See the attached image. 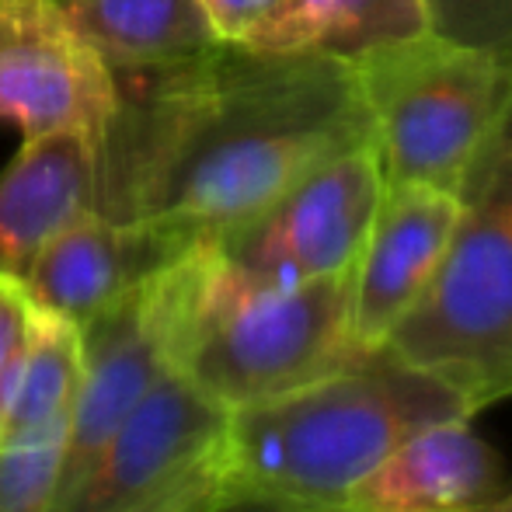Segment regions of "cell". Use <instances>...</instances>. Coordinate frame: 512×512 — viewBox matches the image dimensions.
Instances as JSON below:
<instances>
[{"instance_id":"obj_1","label":"cell","mask_w":512,"mask_h":512,"mask_svg":"<svg viewBox=\"0 0 512 512\" xmlns=\"http://www.w3.org/2000/svg\"><path fill=\"white\" fill-rule=\"evenodd\" d=\"M98 206L196 241L255 220L331 157L373 140L356 67L324 53L213 46L178 67L112 74Z\"/></svg>"},{"instance_id":"obj_2","label":"cell","mask_w":512,"mask_h":512,"mask_svg":"<svg viewBox=\"0 0 512 512\" xmlns=\"http://www.w3.org/2000/svg\"><path fill=\"white\" fill-rule=\"evenodd\" d=\"M474 415L457 387L377 349L290 394L227 411L220 478L223 488L338 509L418 429Z\"/></svg>"},{"instance_id":"obj_3","label":"cell","mask_w":512,"mask_h":512,"mask_svg":"<svg viewBox=\"0 0 512 512\" xmlns=\"http://www.w3.org/2000/svg\"><path fill=\"white\" fill-rule=\"evenodd\" d=\"M384 349L474 411L512 398V88L460 189L450 248Z\"/></svg>"},{"instance_id":"obj_4","label":"cell","mask_w":512,"mask_h":512,"mask_svg":"<svg viewBox=\"0 0 512 512\" xmlns=\"http://www.w3.org/2000/svg\"><path fill=\"white\" fill-rule=\"evenodd\" d=\"M349 272L297 286L248 283L209 241L175 370L223 411H237L356 363L366 352L349 335Z\"/></svg>"},{"instance_id":"obj_5","label":"cell","mask_w":512,"mask_h":512,"mask_svg":"<svg viewBox=\"0 0 512 512\" xmlns=\"http://www.w3.org/2000/svg\"><path fill=\"white\" fill-rule=\"evenodd\" d=\"M349 63L370 108L387 185L464 189L512 88L509 70L488 49L436 32L370 49Z\"/></svg>"},{"instance_id":"obj_6","label":"cell","mask_w":512,"mask_h":512,"mask_svg":"<svg viewBox=\"0 0 512 512\" xmlns=\"http://www.w3.org/2000/svg\"><path fill=\"white\" fill-rule=\"evenodd\" d=\"M384 189L377 143H359L213 244L248 283L297 286L342 276L363 251Z\"/></svg>"},{"instance_id":"obj_7","label":"cell","mask_w":512,"mask_h":512,"mask_svg":"<svg viewBox=\"0 0 512 512\" xmlns=\"http://www.w3.org/2000/svg\"><path fill=\"white\" fill-rule=\"evenodd\" d=\"M115 105L112 70L60 0H0V122L25 140L88 129L102 143Z\"/></svg>"},{"instance_id":"obj_8","label":"cell","mask_w":512,"mask_h":512,"mask_svg":"<svg viewBox=\"0 0 512 512\" xmlns=\"http://www.w3.org/2000/svg\"><path fill=\"white\" fill-rule=\"evenodd\" d=\"M227 411L182 370L161 373L143 401L60 495L56 512H119L220 446Z\"/></svg>"},{"instance_id":"obj_9","label":"cell","mask_w":512,"mask_h":512,"mask_svg":"<svg viewBox=\"0 0 512 512\" xmlns=\"http://www.w3.org/2000/svg\"><path fill=\"white\" fill-rule=\"evenodd\" d=\"M457 220L460 192L418 182L387 185L349 272V335L356 349H384L436 276Z\"/></svg>"},{"instance_id":"obj_10","label":"cell","mask_w":512,"mask_h":512,"mask_svg":"<svg viewBox=\"0 0 512 512\" xmlns=\"http://www.w3.org/2000/svg\"><path fill=\"white\" fill-rule=\"evenodd\" d=\"M196 244L203 241L168 223L88 213L56 234L21 279L42 310L88 324Z\"/></svg>"},{"instance_id":"obj_11","label":"cell","mask_w":512,"mask_h":512,"mask_svg":"<svg viewBox=\"0 0 512 512\" xmlns=\"http://www.w3.org/2000/svg\"><path fill=\"white\" fill-rule=\"evenodd\" d=\"M509 488L506 460L471 418H446L394 446L338 512H474Z\"/></svg>"},{"instance_id":"obj_12","label":"cell","mask_w":512,"mask_h":512,"mask_svg":"<svg viewBox=\"0 0 512 512\" xmlns=\"http://www.w3.org/2000/svg\"><path fill=\"white\" fill-rule=\"evenodd\" d=\"M98 136L88 129L32 136L0 171V272L25 276L56 234L95 213Z\"/></svg>"},{"instance_id":"obj_13","label":"cell","mask_w":512,"mask_h":512,"mask_svg":"<svg viewBox=\"0 0 512 512\" xmlns=\"http://www.w3.org/2000/svg\"><path fill=\"white\" fill-rule=\"evenodd\" d=\"M81 39L112 74L178 67L216 42L199 0H60Z\"/></svg>"},{"instance_id":"obj_14","label":"cell","mask_w":512,"mask_h":512,"mask_svg":"<svg viewBox=\"0 0 512 512\" xmlns=\"http://www.w3.org/2000/svg\"><path fill=\"white\" fill-rule=\"evenodd\" d=\"M425 32H432L425 0H279L244 46L356 60Z\"/></svg>"},{"instance_id":"obj_15","label":"cell","mask_w":512,"mask_h":512,"mask_svg":"<svg viewBox=\"0 0 512 512\" xmlns=\"http://www.w3.org/2000/svg\"><path fill=\"white\" fill-rule=\"evenodd\" d=\"M84 384V331L70 317L42 310L35 317L32 342L7 405L0 443L67 436L77 394Z\"/></svg>"},{"instance_id":"obj_16","label":"cell","mask_w":512,"mask_h":512,"mask_svg":"<svg viewBox=\"0 0 512 512\" xmlns=\"http://www.w3.org/2000/svg\"><path fill=\"white\" fill-rule=\"evenodd\" d=\"M63 439L67 436L0 443V512H56Z\"/></svg>"},{"instance_id":"obj_17","label":"cell","mask_w":512,"mask_h":512,"mask_svg":"<svg viewBox=\"0 0 512 512\" xmlns=\"http://www.w3.org/2000/svg\"><path fill=\"white\" fill-rule=\"evenodd\" d=\"M436 35L488 49L512 74V0H425Z\"/></svg>"},{"instance_id":"obj_18","label":"cell","mask_w":512,"mask_h":512,"mask_svg":"<svg viewBox=\"0 0 512 512\" xmlns=\"http://www.w3.org/2000/svg\"><path fill=\"white\" fill-rule=\"evenodd\" d=\"M35 317H39V304L28 293L25 279L0 272V425L11 405L28 342H32Z\"/></svg>"},{"instance_id":"obj_19","label":"cell","mask_w":512,"mask_h":512,"mask_svg":"<svg viewBox=\"0 0 512 512\" xmlns=\"http://www.w3.org/2000/svg\"><path fill=\"white\" fill-rule=\"evenodd\" d=\"M220 485V457L213 450L192 467H185L182 474H175L171 481H164L161 488L143 495L140 502H133V506L119 512H206V506L220 492Z\"/></svg>"},{"instance_id":"obj_20","label":"cell","mask_w":512,"mask_h":512,"mask_svg":"<svg viewBox=\"0 0 512 512\" xmlns=\"http://www.w3.org/2000/svg\"><path fill=\"white\" fill-rule=\"evenodd\" d=\"M279 0H199L209 32L223 46H244Z\"/></svg>"},{"instance_id":"obj_21","label":"cell","mask_w":512,"mask_h":512,"mask_svg":"<svg viewBox=\"0 0 512 512\" xmlns=\"http://www.w3.org/2000/svg\"><path fill=\"white\" fill-rule=\"evenodd\" d=\"M206 512H338V509L300 506V502L276 499V495L244 492V488H223L220 485V492H216V499L206 506Z\"/></svg>"},{"instance_id":"obj_22","label":"cell","mask_w":512,"mask_h":512,"mask_svg":"<svg viewBox=\"0 0 512 512\" xmlns=\"http://www.w3.org/2000/svg\"><path fill=\"white\" fill-rule=\"evenodd\" d=\"M474 512H512V488L506 495H499L495 502H488V506H481V509H474Z\"/></svg>"}]
</instances>
